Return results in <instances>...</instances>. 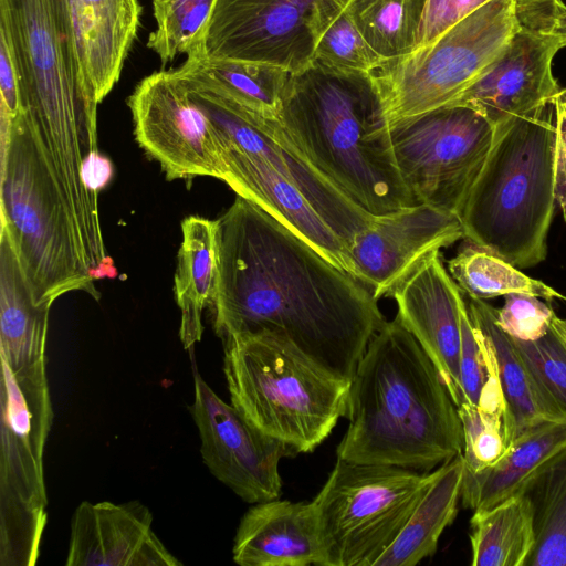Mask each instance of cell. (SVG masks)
I'll use <instances>...</instances> for the list:
<instances>
[{
	"label": "cell",
	"mask_w": 566,
	"mask_h": 566,
	"mask_svg": "<svg viewBox=\"0 0 566 566\" xmlns=\"http://www.w3.org/2000/svg\"><path fill=\"white\" fill-rule=\"evenodd\" d=\"M532 507L535 547L526 566H566V446L524 484Z\"/></svg>",
	"instance_id": "cell-27"
},
{
	"label": "cell",
	"mask_w": 566,
	"mask_h": 566,
	"mask_svg": "<svg viewBox=\"0 0 566 566\" xmlns=\"http://www.w3.org/2000/svg\"><path fill=\"white\" fill-rule=\"evenodd\" d=\"M516 0H490L430 43L370 72L389 127L451 103L504 51Z\"/></svg>",
	"instance_id": "cell-9"
},
{
	"label": "cell",
	"mask_w": 566,
	"mask_h": 566,
	"mask_svg": "<svg viewBox=\"0 0 566 566\" xmlns=\"http://www.w3.org/2000/svg\"><path fill=\"white\" fill-rule=\"evenodd\" d=\"M462 479V453L438 467L400 534L375 566H415L433 555L441 534L457 516Z\"/></svg>",
	"instance_id": "cell-25"
},
{
	"label": "cell",
	"mask_w": 566,
	"mask_h": 566,
	"mask_svg": "<svg viewBox=\"0 0 566 566\" xmlns=\"http://www.w3.org/2000/svg\"><path fill=\"white\" fill-rule=\"evenodd\" d=\"M464 238L459 216L416 203L376 216L349 244L358 279L379 300L430 253Z\"/></svg>",
	"instance_id": "cell-15"
},
{
	"label": "cell",
	"mask_w": 566,
	"mask_h": 566,
	"mask_svg": "<svg viewBox=\"0 0 566 566\" xmlns=\"http://www.w3.org/2000/svg\"><path fill=\"white\" fill-rule=\"evenodd\" d=\"M464 298L485 365L496 375L504 394L513 441L542 422H566L565 415L538 384L512 338L499 327L497 308L483 300L468 295Z\"/></svg>",
	"instance_id": "cell-21"
},
{
	"label": "cell",
	"mask_w": 566,
	"mask_h": 566,
	"mask_svg": "<svg viewBox=\"0 0 566 566\" xmlns=\"http://www.w3.org/2000/svg\"><path fill=\"white\" fill-rule=\"evenodd\" d=\"M486 369L488 378L478 403L457 407L463 430V470L468 472L491 467L513 442L504 394L494 371Z\"/></svg>",
	"instance_id": "cell-29"
},
{
	"label": "cell",
	"mask_w": 566,
	"mask_h": 566,
	"mask_svg": "<svg viewBox=\"0 0 566 566\" xmlns=\"http://www.w3.org/2000/svg\"><path fill=\"white\" fill-rule=\"evenodd\" d=\"M128 106L136 140L160 164L167 179L221 178L217 132L174 70L140 81Z\"/></svg>",
	"instance_id": "cell-13"
},
{
	"label": "cell",
	"mask_w": 566,
	"mask_h": 566,
	"mask_svg": "<svg viewBox=\"0 0 566 566\" xmlns=\"http://www.w3.org/2000/svg\"><path fill=\"white\" fill-rule=\"evenodd\" d=\"M85 75L101 103L118 82L139 25L137 0H69Z\"/></svg>",
	"instance_id": "cell-22"
},
{
	"label": "cell",
	"mask_w": 566,
	"mask_h": 566,
	"mask_svg": "<svg viewBox=\"0 0 566 566\" xmlns=\"http://www.w3.org/2000/svg\"><path fill=\"white\" fill-rule=\"evenodd\" d=\"M0 359V565L33 566L46 524L43 454L53 420L46 356Z\"/></svg>",
	"instance_id": "cell-8"
},
{
	"label": "cell",
	"mask_w": 566,
	"mask_h": 566,
	"mask_svg": "<svg viewBox=\"0 0 566 566\" xmlns=\"http://www.w3.org/2000/svg\"><path fill=\"white\" fill-rule=\"evenodd\" d=\"M182 241L178 252L175 293L181 312L180 340L185 349L200 342L202 313L214 295L218 266V223L190 216L181 223Z\"/></svg>",
	"instance_id": "cell-24"
},
{
	"label": "cell",
	"mask_w": 566,
	"mask_h": 566,
	"mask_svg": "<svg viewBox=\"0 0 566 566\" xmlns=\"http://www.w3.org/2000/svg\"><path fill=\"white\" fill-rule=\"evenodd\" d=\"M0 108L10 116L21 113L18 73L10 46L2 34H0Z\"/></svg>",
	"instance_id": "cell-40"
},
{
	"label": "cell",
	"mask_w": 566,
	"mask_h": 566,
	"mask_svg": "<svg viewBox=\"0 0 566 566\" xmlns=\"http://www.w3.org/2000/svg\"><path fill=\"white\" fill-rule=\"evenodd\" d=\"M1 229L38 305L72 291L99 298L69 207L24 115L2 108Z\"/></svg>",
	"instance_id": "cell-6"
},
{
	"label": "cell",
	"mask_w": 566,
	"mask_h": 566,
	"mask_svg": "<svg viewBox=\"0 0 566 566\" xmlns=\"http://www.w3.org/2000/svg\"><path fill=\"white\" fill-rule=\"evenodd\" d=\"M515 14L520 27L566 46V6L562 0H516Z\"/></svg>",
	"instance_id": "cell-37"
},
{
	"label": "cell",
	"mask_w": 566,
	"mask_h": 566,
	"mask_svg": "<svg viewBox=\"0 0 566 566\" xmlns=\"http://www.w3.org/2000/svg\"><path fill=\"white\" fill-rule=\"evenodd\" d=\"M112 176V161L101 155L99 151H94L85 158L82 167V177L90 192L98 196V192L107 186Z\"/></svg>",
	"instance_id": "cell-41"
},
{
	"label": "cell",
	"mask_w": 566,
	"mask_h": 566,
	"mask_svg": "<svg viewBox=\"0 0 566 566\" xmlns=\"http://www.w3.org/2000/svg\"><path fill=\"white\" fill-rule=\"evenodd\" d=\"M400 175L416 203L460 214L495 138L475 109L444 105L390 127Z\"/></svg>",
	"instance_id": "cell-11"
},
{
	"label": "cell",
	"mask_w": 566,
	"mask_h": 566,
	"mask_svg": "<svg viewBox=\"0 0 566 566\" xmlns=\"http://www.w3.org/2000/svg\"><path fill=\"white\" fill-rule=\"evenodd\" d=\"M217 0H153L156 30L147 41L161 60L200 50Z\"/></svg>",
	"instance_id": "cell-32"
},
{
	"label": "cell",
	"mask_w": 566,
	"mask_h": 566,
	"mask_svg": "<svg viewBox=\"0 0 566 566\" xmlns=\"http://www.w3.org/2000/svg\"><path fill=\"white\" fill-rule=\"evenodd\" d=\"M223 345L231 405L295 454L314 451L346 416L350 381L289 340L258 333L228 338Z\"/></svg>",
	"instance_id": "cell-7"
},
{
	"label": "cell",
	"mask_w": 566,
	"mask_h": 566,
	"mask_svg": "<svg viewBox=\"0 0 566 566\" xmlns=\"http://www.w3.org/2000/svg\"><path fill=\"white\" fill-rule=\"evenodd\" d=\"M549 328L566 349V318H562L555 314Z\"/></svg>",
	"instance_id": "cell-42"
},
{
	"label": "cell",
	"mask_w": 566,
	"mask_h": 566,
	"mask_svg": "<svg viewBox=\"0 0 566 566\" xmlns=\"http://www.w3.org/2000/svg\"><path fill=\"white\" fill-rule=\"evenodd\" d=\"M554 315L547 301L533 294L511 293L496 310V323L510 337L531 342L548 333Z\"/></svg>",
	"instance_id": "cell-35"
},
{
	"label": "cell",
	"mask_w": 566,
	"mask_h": 566,
	"mask_svg": "<svg viewBox=\"0 0 566 566\" xmlns=\"http://www.w3.org/2000/svg\"><path fill=\"white\" fill-rule=\"evenodd\" d=\"M217 223V335H277L350 381L386 322L371 291L248 199Z\"/></svg>",
	"instance_id": "cell-1"
},
{
	"label": "cell",
	"mask_w": 566,
	"mask_h": 566,
	"mask_svg": "<svg viewBox=\"0 0 566 566\" xmlns=\"http://www.w3.org/2000/svg\"><path fill=\"white\" fill-rule=\"evenodd\" d=\"M218 143L222 163L220 180L271 214L331 263L359 280L347 244L291 180L263 157L244 153L219 137Z\"/></svg>",
	"instance_id": "cell-18"
},
{
	"label": "cell",
	"mask_w": 566,
	"mask_h": 566,
	"mask_svg": "<svg viewBox=\"0 0 566 566\" xmlns=\"http://www.w3.org/2000/svg\"><path fill=\"white\" fill-rule=\"evenodd\" d=\"M232 558L241 566H325L314 502L274 499L253 504L239 523Z\"/></svg>",
	"instance_id": "cell-20"
},
{
	"label": "cell",
	"mask_w": 566,
	"mask_h": 566,
	"mask_svg": "<svg viewBox=\"0 0 566 566\" xmlns=\"http://www.w3.org/2000/svg\"><path fill=\"white\" fill-rule=\"evenodd\" d=\"M556 140L554 158V188L556 207L566 222V88L555 96Z\"/></svg>",
	"instance_id": "cell-39"
},
{
	"label": "cell",
	"mask_w": 566,
	"mask_h": 566,
	"mask_svg": "<svg viewBox=\"0 0 566 566\" xmlns=\"http://www.w3.org/2000/svg\"><path fill=\"white\" fill-rule=\"evenodd\" d=\"M566 446V422H542L518 436L499 461L479 472L463 470L461 504L490 509L521 493L531 475Z\"/></svg>",
	"instance_id": "cell-23"
},
{
	"label": "cell",
	"mask_w": 566,
	"mask_h": 566,
	"mask_svg": "<svg viewBox=\"0 0 566 566\" xmlns=\"http://www.w3.org/2000/svg\"><path fill=\"white\" fill-rule=\"evenodd\" d=\"M447 269L461 291L473 298L486 301L511 293H527L547 302H566V296L552 286L524 274L512 263L472 242L449 260Z\"/></svg>",
	"instance_id": "cell-30"
},
{
	"label": "cell",
	"mask_w": 566,
	"mask_h": 566,
	"mask_svg": "<svg viewBox=\"0 0 566 566\" xmlns=\"http://www.w3.org/2000/svg\"><path fill=\"white\" fill-rule=\"evenodd\" d=\"M138 501L77 505L71 518L66 566H179Z\"/></svg>",
	"instance_id": "cell-19"
},
{
	"label": "cell",
	"mask_w": 566,
	"mask_h": 566,
	"mask_svg": "<svg viewBox=\"0 0 566 566\" xmlns=\"http://www.w3.org/2000/svg\"><path fill=\"white\" fill-rule=\"evenodd\" d=\"M512 338V337H511ZM518 353L548 397L566 417V349L553 332L539 339L512 338Z\"/></svg>",
	"instance_id": "cell-34"
},
{
	"label": "cell",
	"mask_w": 566,
	"mask_h": 566,
	"mask_svg": "<svg viewBox=\"0 0 566 566\" xmlns=\"http://www.w3.org/2000/svg\"><path fill=\"white\" fill-rule=\"evenodd\" d=\"M313 60L335 70L366 73L385 62L358 31L347 10L325 31Z\"/></svg>",
	"instance_id": "cell-33"
},
{
	"label": "cell",
	"mask_w": 566,
	"mask_h": 566,
	"mask_svg": "<svg viewBox=\"0 0 566 566\" xmlns=\"http://www.w3.org/2000/svg\"><path fill=\"white\" fill-rule=\"evenodd\" d=\"M472 566H526L535 547L533 512L518 493L470 520Z\"/></svg>",
	"instance_id": "cell-26"
},
{
	"label": "cell",
	"mask_w": 566,
	"mask_h": 566,
	"mask_svg": "<svg viewBox=\"0 0 566 566\" xmlns=\"http://www.w3.org/2000/svg\"><path fill=\"white\" fill-rule=\"evenodd\" d=\"M434 470L419 472L337 458L313 500L325 566H375L400 534Z\"/></svg>",
	"instance_id": "cell-10"
},
{
	"label": "cell",
	"mask_w": 566,
	"mask_h": 566,
	"mask_svg": "<svg viewBox=\"0 0 566 566\" xmlns=\"http://www.w3.org/2000/svg\"><path fill=\"white\" fill-rule=\"evenodd\" d=\"M390 296L397 303V317L430 357L458 407L464 294L444 266L440 251L428 254Z\"/></svg>",
	"instance_id": "cell-16"
},
{
	"label": "cell",
	"mask_w": 566,
	"mask_h": 566,
	"mask_svg": "<svg viewBox=\"0 0 566 566\" xmlns=\"http://www.w3.org/2000/svg\"><path fill=\"white\" fill-rule=\"evenodd\" d=\"M555 98L495 128L459 214L464 238L518 269L543 262L556 208Z\"/></svg>",
	"instance_id": "cell-5"
},
{
	"label": "cell",
	"mask_w": 566,
	"mask_h": 566,
	"mask_svg": "<svg viewBox=\"0 0 566 566\" xmlns=\"http://www.w3.org/2000/svg\"><path fill=\"white\" fill-rule=\"evenodd\" d=\"M562 48L557 40L518 25L500 56L448 105L471 107L494 128L507 124L560 91L552 61Z\"/></svg>",
	"instance_id": "cell-17"
},
{
	"label": "cell",
	"mask_w": 566,
	"mask_h": 566,
	"mask_svg": "<svg viewBox=\"0 0 566 566\" xmlns=\"http://www.w3.org/2000/svg\"><path fill=\"white\" fill-rule=\"evenodd\" d=\"M460 405L464 402L476 405L482 387L488 378V369L481 346L469 317L465 298L460 310Z\"/></svg>",
	"instance_id": "cell-36"
},
{
	"label": "cell",
	"mask_w": 566,
	"mask_h": 566,
	"mask_svg": "<svg viewBox=\"0 0 566 566\" xmlns=\"http://www.w3.org/2000/svg\"><path fill=\"white\" fill-rule=\"evenodd\" d=\"M427 0H352L353 22L368 44L385 60L417 48Z\"/></svg>",
	"instance_id": "cell-31"
},
{
	"label": "cell",
	"mask_w": 566,
	"mask_h": 566,
	"mask_svg": "<svg viewBox=\"0 0 566 566\" xmlns=\"http://www.w3.org/2000/svg\"><path fill=\"white\" fill-rule=\"evenodd\" d=\"M0 34L15 64L21 113L48 161L83 243L102 238L98 196L82 167L98 151L97 105L74 38L69 0H0Z\"/></svg>",
	"instance_id": "cell-2"
},
{
	"label": "cell",
	"mask_w": 566,
	"mask_h": 566,
	"mask_svg": "<svg viewBox=\"0 0 566 566\" xmlns=\"http://www.w3.org/2000/svg\"><path fill=\"white\" fill-rule=\"evenodd\" d=\"M489 1L490 0H427L417 48L430 43Z\"/></svg>",
	"instance_id": "cell-38"
},
{
	"label": "cell",
	"mask_w": 566,
	"mask_h": 566,
	"mask_svg": "<svg viewBox=\"0 0 566 566\" xmlns=\"http://www.w3.org/2000/svg\"><path fill=\"white\" fill-rule=\"evenodd\" d=\"M185 71L213 82L238 102L269 119H279L290 72L269 63L187 56Z\"/></svg>",
	"instance_id": "cell-28"
},
{
	"label": "cell",
	"mask_w": 566,
	"mask_h": 566,
	"mask_svg": "<svg viewBox=\"0 0 566 566\" xmlns=\"http://www.w3.org/2000/svg\"><path fill=\"white\" fill-rule=\"evenodd\" d=\"M193 378L195 399L189 410L209 471L250 504L279 499L282 492L280 461L295 453L223 401L198 373Z\"/></svg>",
	"instance_id": "cell-14"
},
{
	"label": "cell",
	"mask_w": 566,
	"mask_h": 566,
	"mask_svg": "<svg viewBox=\"0 0 566 566\" xmlns=\"http://www.w3.org/2000/svg\"><path fill=\"white\" fill-rule=\"evenodd\" d=\"M337 458L430 472L462 453L463 430L439 371L396 316L373 335L350 380Z\"/></svg>",
	"instance_id": "cell-3"
},
{
	"label": "cell",
	"mask_w": 566,
	"mask_h": 566,
	"mask_svg": "<svg viewBox=\"0 0 566 566\" xmlns=\"http://www.w3.org/2000/svg\"><path fill=\"white\" fill-rule=\"evenodd\" d=\"M350 1L217 0L201 48L192 54L298 72L312 63L321 38Z\"/></svg>",
	"instance_id": "cell-12"
},
{
	"label": "cell",
	"mask_w": 566,
	"mask_h": 566,
	"mask_svg": "<svg viewBox=\"0 0 566 566\" xmlns=\"http://www.w3.org/2000/svg\"><path fill=\"white\" fill-rule=\"evenodd\" d=\"M277 122L305 158L369 213L416 205L397 166L370 73L339 71L313 60L290 74Z\"/></svg>",
	"instance_id": "cell-4"
}]
</instances>
